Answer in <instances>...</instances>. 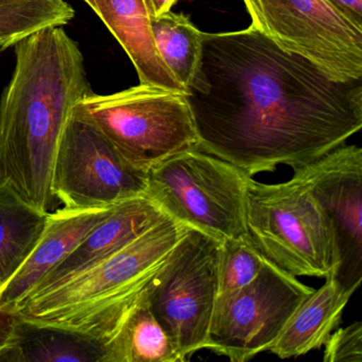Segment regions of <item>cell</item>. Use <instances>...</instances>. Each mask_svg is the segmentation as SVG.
Listing matches in <instances>:
<instances>
[{
    "label": "cell",
    "instance_id": "1",
    "mask_svg": "<svg viewBox=\"0 0 362 362\" xmlns=\"http://www.w3.org/2000/svg\"><path fill=\"white\" fill-rule=\"evenodd\" d=\"M185 97L199 149L251 177L302 168L362 128V79H334L252 25L203 35Z\"/></svg>",
    "mask_w": 362,
    "mask_h": 362
},
{
    "label": "cell",
    "instance_id": "2",
    "mask_svg": "<svg viewBox=\"0 0 362 362\" xmlns=\"http://www.w3.org/2000/svg\"><path fill=\"white\" fill-rule=\"evenodd\" d=\"M14 52L13 75L0 97V188L49 213L61 136L93 90L79 44L63 27L31 33Z\"/></svg>",
    "mask_w": 362,
    "mask_h": 362
},
{
    "label": "cell",
    "instance_id": "3",
    "mask_svg": "<svg viewBox=\"0 0 362 362\" xmlns=\"http://www.w3.org/2000/svg\"><path fill=\"white\" fill-rule=\"evenodd\" d=\"M186 230L166 216L113 255L31 296L16 315L81 332L107 345Z\"/></svg>",
    "mask_w": 362,
    "mask_h": 362
},
{
    "label": "cell",
    "instance_id": "4",
    "mask_svg": "<svg viewBox=\"0 0 362 362\" xmlns=\"http://www.w3.org/2000/svg\"><path fill=\"white\" fill-rule=\"evenodd\" d=\"M245 226L254 247L281 270L294 276L336 275L339 257L332 223L296 177L279 184L249 177Z\"/></svg>",
    "mask_w": 362,
    "mask_h": 362
},
{
    "label": "cell",
    "instance_id": "5",
    "mask_svg": "<svg viewBox=\"0 0 362 362\" xmlns=\"http://www.w3.org/2000/svg\"><path fill=\"white\" fill-rule=\"evenodd\" d=\"M249 177L203 150L189 149L148 173L146 196L170 219L218 240L247 236Z\"/></svg>",
    "mask_w": 362,
    "mask_h": 362
},
{
    "label": "cell",
    "instance_id": "6",
    "mask_svg": "<svg viewBox=\"0 0 362 362\" xmlns=\"http://www.w3.org/2000/svg\"><path fill=\"white\" fill-rule=\"evenodd\" d=\"M81 105L137 170L148 173L175 154L199 149L194 118L182 93L139 83L114 94L92 92Z\"/></svg>",
    "mask_w": 362,
    "mask_h": 362
},
{
    "label": "cell",
    "instance_id": "7",
    "mask_svg": "<svg viewBox=\"0 0 362 362\" xmlns=\"http://www.w3.org/2000/svg\"><path fill=\"white\" fill-rule=\"evenodd\" d=\"M220 240L187 228L148 284V302L181 357L206 349L219 287Z\"/></svg>",
    "mask_w": 362,
    "mask_h": 362
},
{
    "label": "cell",
    "instance_id": "8",
    "mask_svg": "<svg viewBox=\"0 0 362 362\" xmlns=\"http://www.w3.org/2000/svg\"><path fill=\"white\" fill-rule=\"evenodd\" d=\"M52 190L67 209L113 206L146 196L148 173L133 168L120 156L80 103L59 143Z\"/></svg>",
    "mask_w": 362,
    "mask_h": 362
},
{
    "label": "cell",
    "instance_id": "9",
    "mask_svg": "<svg viewBox=\"0 0 362 362\" xmlns=\"http://www.w3.org/2000/svg\"><path fill=\"white\" fill-rule=\"evenodd\" d=\"M252 26L339 81L362 79V29L327 0H243Z\"/></svg>",
    "mask_w": 362,
    "mask_h": 362
},
{
    "label": "cell",
    "instance_id": "10",
    "mask_svg": "<svg viewBox=\"0 0 362 362\" xmlns=\"http://www.w3.org/2000/svg\"><path fill=\"white\" fill-rule=\"evenodd\" d=\"M313 290L266 259L253 281L217 296L206 349L233 362L269 351Z\"/></svg>",
    "mask_w": 362,
    "mask_h": 362
},
{
    "label": "cell",
    "instance_id": "11",
    "mask_svg": "<svg viewBox=\"0 0 362 362\" xmlns=\"http://www.w3.org/2000/svg\"><path fill=\"white\" fill-rule=\"evenodd\" d=\"M293 177L310 190L334 230L339 267L334 279L355 293L362 281V149L340 146Z\"/></svg>",
    "mask_w": 362,
    "mask_h": 362
},
{
    "label": "cell",
    "instance_id": "12",
    "mask_svg": "<svg viewBox=\"0 0 362 362\" xmlns=\"http://www.w3.org/2000/svg\"><path fill=\"white\" fill-rule=\"evenodd\" d=\"M114 207H63L54 213L49 211L35 249L18 272L0 288V311L16 315L42 279L63 262L93 228L109 217Z\"/></svg>",
    "mask_w": 362,
    "mask_h": 362
},
{
    "label": "cell",
    "instance_id": "13",
    "mask_svg": "<svg viewBox=\"0 0 362 362\" xmlns=\"http://www.w3.org/2000/svg\"><path fill=\"white\" fill-rule=\"evenodd\" d=\"M165 217L147 196L118 203L109 217L93 228L63 262L42 279L29 298L58 287L113 255Z\"/></svg>",
    "mask_w": 362,
    "mask_h": 362
},
{
    "label": "cell",
    "instance_id": "14",
    "mask_svg": "<svg viewBox=\"0 0 362 362\" xmlns=\"http://www.w3.org/2000/svg\"><path fill=\"white\" fill-rule=\"evenodd\" d=\"M128 54L139 83L185 94L156 50L151 18L144 0H83Z\"/></svg>",
    "mask_w": 362,
    "mask_h": 362
},
{
    "label": "cell",
    "instance_id": "15",
    "mask_svg": "<svg viewBox=\"0 0 362 362\" xmlns=\"http://www.w3.org/2000/svg\"><path fill=\"white\" fill-rule=\"evenodd\" d=\"M353 294L334 277L325 279L324 285L313 290L296 309L269 351L281 359H289L321 349L340 324Z\"/></svg>",
    "mask_w": 362,
    "mask_h": 362
},
{
    "label": "cell",
    "instance_id": "16",
    "mask_svg": "<svg viewBox=\"0 0 362 362\" xmlns=\"http://www.w3.org/2000/svg\"><path fill=\"white\" fill-rule=\"evenodd\" d=\"M16 317L13 340L0 355V361L107 362V349L101 341L75 330Z\"/></svg>",
    "mask_w": 362,
    "mask_h": 362
},
{
    "label": "cell",
    "instance_id": "17",
    "mask_svg": "<svg viewBox=\"0 0 362 362\" xmlns=\"http://www.w3.org/2000/svg\"><path fill=\"white\" fill-rule=\"evenodd\" d=\"M105 349L107 362H182L150 308L148 287L129 309Z\"/></svg>",
    "mask_w": 362,
    "mask_h": 362
},
{
    "label": "cell",
    "instance_id": "18",
    "mask_svg": "<svg viewBox=\"0 0 362 362\" xmlns=\"http://www.w3.org/2000/svg\"><path fill=\"white\" fill-rule=\"evenodd\" d=\"M48 214L0 188V288L18 272L35 249Z\"/></svg>",
    "mask_w": 362,
    "mask_h": 362
},
{
    "label": "cell",
    "instance_id": "19",
    "mask_svg": "<svg viewBox=\"0 0 362 362\" xmlns=\"http://www.w3.org/2000/svg\"><path fill=\"white\" fill-rule=\"evenodd\" d=\"M151 30L163 62L187 88L200 67L204 33L197 29L187 16L171 11L151 18Z\"/></svg>",
    "mask_w": 362,
    "mask_h": 362
},
{
    "label": "cell",
    "instance_id": "20",
    "mask_svg": "<svg viewBox=\"0 0 362 362\" xmlns=\"http://www.w3.org/2000/svg\"><path fill=\"white\" fill-rule=\"evenodd\" d=\"M75 16L65 0H18L0 6V49L14 47L18 42L46 27H63Z\"/></svg>",
    "mask_w": 362,
    "mask_h": 362
},
{
    "label": "cell",
    "instance_id": "21",
    "mask_svg": "<svg viewBox=\"0 0 362 362\" xmlns=\"http://www.w3.org/2000/svg\"><path fill=\"white\" fill-rule=\"evenodd\" d=\"M266 258L247 236L220 241L218 296L245 287L259 274Z\"/></svg>",
    "mask_w": 362,
    "mask_h": 362
},
{
    "label": "cell",
    "instance_id": "22",
    "mask_svg": "<svg viewBox=\"0 0 362 362\" xmlns=\"http://www.w3.org/2000/svg\"><path fill=\"white\" fill-rule=\"evenodd\" d=\"M324 346V362H362V322L339 328Z\"/></svg>",
    "mask_w": 362,
    "mask_h": 362
},
{
    "label": "cell",
    "instance_id": "23",
    "mask_svg": "<svg viewBox=\"0 0 362 362\" xmlns=\"http://www.w3.org/2000/svg\"><path fill=\"white\" fill-rule=\"evenodd\" d=\"M343 16L362 29V0H327Z\"/></svg>",
    "mask_w": 362,
    "mask_h": 362
},
{
    "label": "cell",
    "instance_id": "24",
    "mask_svg": "<svg viewBox=\"0 0 362 362\" xmlns=\"http://www.w3.org/2000/svg\"><path fill=\"white\" fill-rule=\"evenodd\" d=\"M16 315L0 311V355L5 353L13 340Z\"/></svg>",
    "mask_w": 362,
    "mask_h": 362
},
{
    "label": "cell",
    "instance_id": "25",
    "mask_svg": "<svg viewBox=\"0 0 362 362\" xmlns=\"http://www.w3.org/2000/svg\"><path fill=\"white\" fill-rule=\"evenodd\" d=\"M150 18H154L170 11L179 0H144Z\"/></svg>",
    "mask_w": 362,
    "mask_h": 362
},
{
    "label": "cell",
    "instance_id": "26",
    "mask_svg": "<svg viewBox=\"0 0 362 362\" xmlns=\"http://www.w3.org/2000/svg\"><path fill=\"white\" fill-rule=\"evenodd\" d=\"M16 1H18V0H0V6L7 5V4L16 3Z\"/></svg>",
    "mask_w": 362,
    "mask_h": 362
}]
</instances>
